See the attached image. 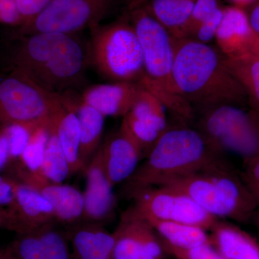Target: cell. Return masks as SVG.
I'll return each mask as SVG.
<instances>
[{"instance_id":"f546056e","label":"cell","mask_w":259,"mask_h":259,"mask_svg":"<svg viewBox=\"0 0 259 259\" xmlns=\"http://www.w3.org/2000/svg\"><path fill=\"white\" fill-rule=\"evenodd\" d=\"M163 245L167 255L175 259H227L211 243L199 245L189 249H181L169 245Z\"/></svg>"},{"instance_id":"8d00e7d4","label":"cell","mask_w":259,"mask_h":259,"mask_svg":"<svg viewBox=\"0 0 259 259\" xmlns=\"http://www.w3.org/2000/svg\"><path fill=\"white\" fill-rule=\"evenodd\" d=\"M244 10L252 30L259 35V0H255Z\"/></svg>"},{"instance_id":"7402d4cb","label":"cell","mask_w":259,"mask_h":259,"mask_svg":"<svg viewBox=\"0 0 259 259\" xmlns=\"http://www.w3.org/2000/svg\"><path fill=\"white\" fill-rule=\"evenodd\" d=\"M211 244L227 259H259V246L238 228L220 220L210 230Z\"/></svg>"},{"instance_id":"cb8c5ba5","label":"cell","mask_w":259,"mask_h":259,"mask_svg":"<svg viewBox=\"0 0 259 259\" xmlns=\"http://www.w3.org/2000/svg\"><path fill=\"white\" fill-rule=\"evenodd\" d=\"M197 0H148L144 4L153 18L168 30L174 38H183Z\"/></svg>"},{"instance_id":"4dcf8cb0","label":"cell","mask_w":259,"mask_h":259,"mask_svg":"<svg viewBox=\"0 0 259 259\" xmlns=\"http://www.w3.org/2000/svg\"><path fill=\"white\" fill-rule=\"evenodd\" d=\"M218 0H197L194 5L188 23L186 25L184 37H189L196 28L219 8Z\"/></svg>"},{"instance_id":"603a6c76","label":"cell","mask_w":259,"mask_h":259,"mask_svg":"<svg viewBox=\"0 0 259 259\" xmlns=\"http://www.w3.org/2000/svg\"><path fill=\"white\" fill-rule=\"evenodd\" d=\"M71 102L79 119L80 158L85 169L101 146L105 117L82 100L78 102L71 100Z\"/></svg>"},{"instance_id":"277c9868","label":"cell","mask_w":259,"mask_h":259,"mask_svg":"<svg viewBox=\"0 0 259 259\" xmlns=\"http://www.w3.org/2000/svg\"><path fill=\"white\" fill-rule=\"evenodd\" d=\"M129 16L144 56V76L141 86L159 99L180 122H194V110L181 96L174 78V37L144 5L130 10Z\"/></svg>"},{"instance_id":"4316f807","label":"cell","mask_w":259,"mask_h":259,"mask_svg":"<svg viewBox=\"0 0 259 259\" xmlns=\"http://www.w3.org/2000/svg\"><path fill=\"white\" fill-rule=\"evenodd\" d=\"M51 117L34 129L26 148L15 163L14 171L17 177L15 180H20L31 175H40L42 157L49 138Z\"/></svg>"},{"instance_id":"2e32d148","label":"cell","mask_w":259,"mask_h":259,"mask_svg":"<svg viewBox=\"0 0 259 259\" xmlns=\"http://www.w3.org/2000/svg\"><path fill=\"white\" fill-rule=\"evenodd\" d=\"M20 182L35 189L49 201L57 222L74 225L82 219L83 193L75 187L63 183H51L40 175L26 177Z\"/></svg>"},{"instance_id":"7bdbcfd3","label":"cell","mask_w":259,"mask_h":259,"mask_svg":"<svg viewBox=\"0 0 259 259\" xmlns=\"http://www.w3.org/2000/svg\"><path fill=\"white\" fill-rule=\"evenodd\" d=\"M17 259H19V258H18V257H17Z\"/></svg>"},{"instance_id":"44dd1931","label":"cell","mask_w":259,"mask_h":259,"mask_svg":"<svg viewBox=\"0 0 259 259\" xmlns=\"http://www.w3.org/2000/svg\"><path fill=\"white\" fill-rule=\"evenodd\" d=\"M76 259H112L115 235L100 223H85L76 227L71 234Z\"/></svg>"},{"instance_id":"d590c367","label":"cell","mask_w":259,"mask_h":259,"mask_svg":"<svg viewBox=\"0 0 259 259\" xmlns=\"http://www.w3.org/2000/svg\"><path fill=\"white\" fill-rule=\"evenodd\" d=\"M15 192L11 179L0 175V207H10L14 202Z\"/></svg>"},{"instance_id":"e575fe53","label":"cell","mask_w":259,"mask_h":259,"mask_svg":"<svg viewBox=\"0 0 259 259\" xmlns=\"http://www.w3.org/2000/svg\"><path fill=\"white\" fill-rule=\"evenodd\" d=\"M248 163V187L254 194L259 204V153Z\"/></svg>"},{"instance_id":"d4e9b609","label":"cell","mask_w":259,"mask_h":259,"mask_svg":"<svg viewBox=\"0 0 259 259\" xmlns=\"http://www.w3.org/2000/svg\"><path fill=\"white\" fill-rule=\"evenodd\" d=\"M164 245L189 249L211 243L210 237L204 228L169 221L147 220Z\"/></svg>"},{"instance_id":"484cf974","label":"cell","mask_w":259,"mask_h":259,"mask_svg":"<svg viewBox=\"0 0 259 259\" xmlns=\"http://www.w3.org/2000/svg\"><path fill=\"white\" fill-rule=\"evenodd\" d=\"M225 64L248 97L250 108L259 111V57L245 53L234 57H225Z\"/></svg>"},{"instance_id":"ffe728a7","label":"cell","mask_w":259,"mask_h":259,"mask_svg":"<svg viewBox=\"0 0 259 259\" xmlns=\"http://www.w3.org/2000/svg\"><path fill=\"white\" fill-rule=\"evenodd\" d=\"M51 122L69 163L70 174L84 171L80 158V126L71 99L63 96L62 102L51 116Z\"/></svg>"},{"instance_id":"8992f818","label":"cell","mask_w":259,"mask_h":259,"mask_svg":"<svg viewBox=\"0 0 259 259\" xmlns=\"http://www.w3.org/2000/svg\"><path fill=\"white\" fill-rule=\"evenodd\" d=\"M90 64L113 82L141 84L144 76L142 49L129 10L112 23L90 28Z\"/></svg>"},{"instance_id":"ac0fdd59","label":"cell","mask_w":259,"mask_h":259,"mask_svg":"<svg viewBox=\"0 0 259 259\" xmlns=\"http://www.w3.org/2000/svg\"><path fill=\"white\" fill-rule=\"evenodd\" d=\"M54 224L19 234L10 249L19 259H71L64 236Z\"/></svg>"},{"instance_id":"f35d334b","label":"cell","mask_w":259,"mask_h":259,"mask_svg":"<svg viewBox=\"0 0 259 259\" xmlns=\"http://www.w3.org/2000/svg\"><path fill=\"white\" fill-rule=\"evenodd\" d=\"M11 224L10 213L8 209L0 207V228L9 229Z\"/></svg>"},{"instance_id":"9c48e42d","label":"cell","mask_w":259,"mask_h":259,"mask_svg":"<svg viewBox=\"0 0 259 259\" xmlns=\"http://www.w3.org/2000/svg\"><path fill=\"white\" fill-rule=\"evenodd\" d=\"M62 100L63 96L48 93L13 71L0 81V130L13 124L49 120Z\"/></svg>"},{"instance_id":"1f68e13d","label":"cell","mask_w":259,"mask_h":259,"mask_svg":"<svg viewBox=\"0 0 259 259\" xmlns=\"http://www.w3.org/2000/svg\"><path fill=\"white\" fill-rule=\"evenodd\" d=\"M225 8L220 6L207 20L200 24L189 38L203 44H208L215 37L216 32L222 21Z\"/></svg>"},{"instance_id":"7c38bea8","label":"cell","mask_w":259,"mask_h":259,"mask_svg":"<svg viewBox=\"0 0 259 259\" xmlns=\"http://www.w3.org/2000/svg\"><path fill=\"white\" fill-rule=\"evenodd\" d=\"M166 110L159 99L143 88L134 105L122 117L120 125L137 143L145 157L168 127Z\"/></svg>"},{"instance_id":"f1b7e54d","label":"cell","mask_w":259,"mask_h":259,"mask_svg":"<svg viewBox=\"0 0 259 259\" xmlns=\"http://www.w3.org/2000/svg\"><path fill=\"white\" fill-rule=\"evenodd\" d=\"M44 122H35V123L13 124L1 130L6 135L9 143V163H15L18 161L24 150L26 148L34 129L39 124Z\"/></svg>"},{"instance_id":"b9f144b4","label":"cell","mask_w":259,"mask_h":259,"mask_svg":"<svg viewBox=\"0 0 259 259\" xmlns=\"http://www.w3.org/2000/svg\"><path fill=\"white\" fill-rule=\"evenodd\" d=\"M0 259H16V256L10 248H8V249L0 250Z\"/></svg>"},{"instance_id":"6da1fadb","label":"cell","mask_w":259,"mask_h":259,"mask_svg":"<svg viewBox=\"0 0 259 259\" xmlns=\"http://www.w3.org/2000/svg\"><path fill=\"white\" fill-rule=\"evenodd\" d=\"M18 40L12 56L13 71L60 96L82 83L90 64V47L76 33L36 32Z\"/></svg>"},{"instance_id":"83f0119b","label":"cell","mask_w":259,"mask_h":259,"mask_svg":"<svg viewBox=\"0 0 259 259\" xmlns=\"http://www.w3.org/2000/svg\"><path fill=\"white\" fill-rule=\"evenodd\" d=\"M69 175V163L56 136L51 117L49 138L42 157L40 176L51 183L61 184Z\"/></svg>"},{"instance_id":"60d3db41","label":"cell","mask_w":259,"mask_h":259,"mask_svg":"<svg viewBox=\"0 0 259 259\" xmlns=\"http://www.w3.org/2000/svg\"><path fill=\"white\" fill-rule=\"evenodd\" d=\"M232 3H234L235 6L241 8L244 10L248 5L253 3L255 0H231Z\"/></svg>"},{"instance_id":"d6a6232c","label":"cell","mask_w":259,"mask_h":259,"mask_svg":"<svg viewBox=\"0 0 259 259\" xmlns=\"http://www.w3.org/2000/svg\"><path fill=\"white\" fill-rule=\"evenodd\" d=\"M54 0H15L23 23L38 15ZM22 24V25H23Z\"/></svg>"},{"instance_id":"8fae6325","label":"cell","mask_w":259,"mask_h":259,"mask_svg":"<svg viewBox=\"0 0 259 259\" xmlns=\"http://www.w3.org/2000/svg\"><path fill=\"white\" fill-rule=\"evenodd\" d=\"M114 235L112 259H166L157 233L134 207L122 213Z\"/></svg>"},{"instance_id":"ba28073f","label":"cell","mask_w":259,"mask_h":259,"mask_svg":"<svg viewBox=\"0 0 259 259\" xmlns=\"http://www.w3.org/2000/svg\"><path fill=\"white\" fill-rule=\"evenodd\" d=\"M133 0H54L31 20L22 25L20 34L36 32L76 33L102 24Z\"/></svg>"},{"instance_id":"9a60e30c","label":"cell","mask_w":259,"mask_h":259,"mask_svg":"<svg viewBox=\"0 0 259 259\" xmlns=\"http://www.w3.org/2000/svg\"><path fill=\"white\" fill-rule=\"evenodd\" d=\"M100 150L107 176L113 187L128 180L144 158L139 145L121 125L107 138Z\"/></svg>"},{"instance_id":"ab89813d","label":"cell","mask_w":259,"mask_h":259,"mask_svg":"<svg viewBox=\"0 0 259 259\" xmlns=\"http://www.w3.org/2000/svg\"><path fill=\"white\" fill-rule=\"evenodd\" d=\"M248 52L259 57V35L255 33L252 37Z\"/></svg>"},{"instance_id":"d6986e66","label":"cell","mask_w":259,"mask_h":259,"mask_svg":"<svg viewBox=\"0 0 259 259\" xmlns=\"http://www.w3.org/2000/svg\"><path fill=\"white\" fill-rule=\"evenodd\" d=\"M254 34L245 10L234 5L225 8L214 39L218 50L225 57L231 58L248 52Z\"/></svg>"},{"instance_id":"52a82bcc","label":"cell","mask_w":259,"mask_h":259,"mask_svg":"<svg viewBox=\"0 0 259 259\" xmlns=\"http://www.w3.org/2000/svg\"><path fill=\"white\" fill-rule=\"evenodd\" d=\"M195 127L218 152H228L245 161L259 153V111L233 105L198 112Z\"/></svg>"},{"instance_id":"e0dca14e","label":"cell","mask_w":259,"mask_h":259,"mask_svg":"<svg viewBox=\"0 0 259 259\" xmlns=\"http://www.w3.org/2000/svg\"><path fill=\"white\" fill-rule=\"evenodd\" d=\"M142 88L138 83H102L85 90L81 100L105 117H123L134 105Z\"/></svg>"},{"instance_id":"5b68a950","label":"cell","mask_w":259,"mask_h":259,"mask_svg":"<svg viewBox=\"0 0 259 259\" xmlns=\"http://www.w3.org/2000/svg\"><path fill=\"white\" fill-rule=\"evenodd\" d=\"M162 187L187 194L220 220L244 222L259 205L248 185L242 182L223 158Z\"/></svg>"},{"instance_id":"5bb4252c","label":"cell","mask_w":259,"mask_h":259,"mask_svg":"<svg viewBox=\"0 0 259 259\" xmlns=\"http://www.w3.org/2000/svg\"><path fill=\"white\" fill-rule=\"evenodd\" d=\"M10 178L15 192L14 202L8 208L11 219L10 231L23 234L57 222L52 206L38 191Z\"/></svg>"},{"instance_id":"3957f363","label":"cell","mask_w":259,"mask_h":259,"mask_svg":"<svg viewBox=\"0 0 259 259\" xmlns=\"http://www.w3.org/2000/svg\"><path fill=\"white\" fill-rule=\"evenodd\" d=\"M221 156L195 127L182 122L168 127L144 163L126 181L125 192L131 197L148 187L168 185L221 159Z\"/></svg>"},{"instance_id":"30bf717a","label":"cell","mask_w":259,"mask_h":259,"mask_svg":"<svg viewBox=\"0 0 259 259\" xmlns=\"http://www.w3.org/2000/svg\"><path fill=\"white\" fill-rule=\"evenodd\" d=\"M131 197L134 200L133 207L146 220L184 223L207 231L220 221L190 196L170 187H148Z\"/></svg>"},{"instance_id":"836d02e7","label":"cell","mask_w":259,"mask_h":259,"mask_svg":"<svg viewBox=\"0 0 259 259\" xmlns=\"http://www.w3.org/2000/svg\"><path fill=\"white\" fill-rule=\"evenodd\" d=\"M0 23L22 25L23 18L19 13L15 0H0Z\"/></svg>"},{"instance_id":"4fadbf2b","label":"cell","mask_w":259,"mask_h":259,"mask_svg":"<svg viewBox=\"0 0 259 259\" xmlns=\"http://www.w3.org/2000/svg\"><path fill=\"white\" fill-rule=\"evenodd\" d=\"M87 186L83 196L82 221L100 223L111 218L117 206L113 186L104 166L100 147L84 169Z\"/></svg>"},{"instance_id":"74e56055","label":"cell","mask_w":259,"mask_h":259,"mask_svg":"<svg viewBox=\"0 0 259 259\" xmlns=\"http://www.w3.org/2000/svg\"><path fill=\"white\" fill-rule=\"evenodd\" d=\"M10 148L6 135L0 131V170L9 164Z\"/></svg>"},{"instance_id":"7a4b0ae2","label":"cell","mask_w":259,"mask_h":259,"mask_svg":"<svg viewBox=\"0 0 259 259\" xmlns=\"http://www.w3.org/2000/svg\"><path fill=\"white\" fill-rule=\"evenodd\" d=\"M174 40L175 83L195 115L218 105L250 107L245 90L227 68L218 48L189 37Z\"/></svg>"}]
</instances>
